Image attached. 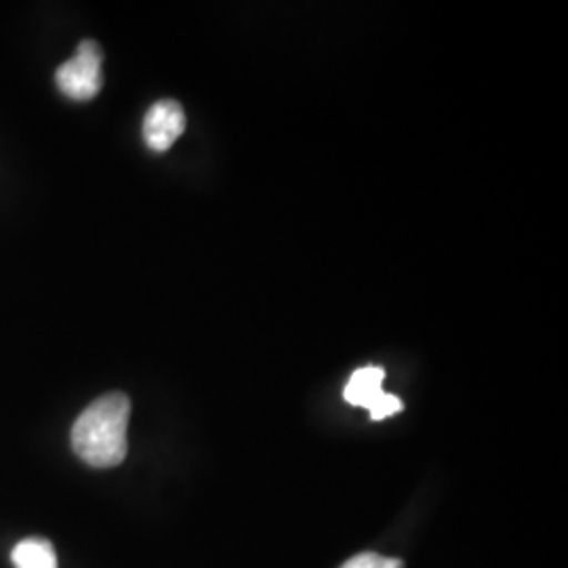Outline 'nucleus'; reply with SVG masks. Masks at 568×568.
Masks as SVG:
<instances>
[{
	"label": "nucleus",
	"mask_w": 568,
	"mask_h": 568,
	"mask_svg": "<svg viewBox=\"0 0 568 568\" xmlns=\"http://www.w3.org/2000/svg\"><path fill=\"white\" fill-rule=\"evenodd\" d=\"M131 400L112 392L87 406L72 427V448L87 466H121L126 457Z\"/></svg>",
	"instance_id": "obj_1"
},
{
	"label": "nucleus",
	"mask_w": 568,
	"mask_h": 568,
	"mask_svg": "<svg viewBox=\"0 0 568 568\" xmlns=\"http://www.w3.org/2000/svg\"><path fill=\"white\" fill-rule=\"evenodd\" d=\"M103 53L95 41H82L72 60L63 61L55 82L61 93L74 102L93 100L103 87L102 74Z\"/></svg>",
	"instance_id": "obj_2"
},
{
	"label": "nucleus",
	"mask_w": 568,
	"mask_h": 568,
	"mask_svg": "<svg viewBox=\"0 0 568 568\" xmlns=\"http://www.w3.org/2000/svg\"><path fill=\"white\" fill-rule=\"evenodd\" d=\"M386 371L382 366H365L358 368L344 389L345 403L368 408L373 422H382L400 413L405 405L398 396L384 392Z\"/></svg>",
	"instance_id": "obj_3"
},
{
	"label": "nucleus",
	"mask_w": 568,
	"mask_h": 568,
	"mask_svg": "<svg viewBox=\"0 0 568 568\" xmlns=\"http://www.w3.org/2000/svg\"><path fill=\"white\" fill-rule=\"evenodd\" d=\"M185 131V112L182 103L163 100L154 103L143 119V140L150 150L166 152Z\"/></svg>",
	"instance_id": "obj_4"
},
{
	"label": "nucleus",
	"mask_w": 568,
	"mask_h": 568,
	"mask_svg": "<svg viewBox=\"0 0 568 568\" xmlns=\"http://www.w3.org/2000/svg\"><path fill=\"white\" fill-rule=\"evenodd\" d=\"M11 560L16 568H58V556L51 541L41 537H30L20 541L13 551Z\"/></svg>",
	"instance_id": "obj_5"
},
{
	"label": "nucleus",
	"mask_w": 568,
	"mask_h": 568,
	"mask_svg": "<svg viewBox=\"0 0 568 568\" xmlns=\"http://www.w3.org/2000/svg\"><path fill=\"white\" fill-rule=\"evenodd\" d=\"M342 568H405V565L398 558H384L379 554L365 551V554L349 558L345 565H342Z\"/></svg>",
	"instance_id": "obj_6"
}]
</instances>
